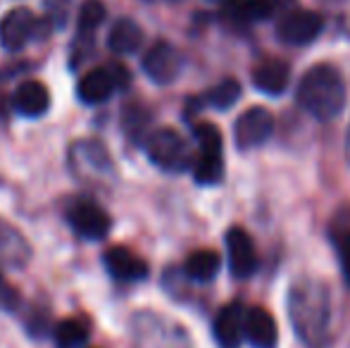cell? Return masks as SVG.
I'll use <instances>...</instances> for the list:
<instances>
[{"mask_svg": "<svg viewBox=\"0 0 350 348\" xmlns=\"http://www.w3.org/2000/svg\"><path fill=\"white\" fill-rule=\"evenodd\" d=\"M0 308H3V310H8V312H12V310H17V308H19L17 289H14L12 284L3 277V272H0Z\"/></svg>", "mask_w": 350, "mask_h": 348, "instance_id": "obj_29", "label": "cell"}, {"mask_svg": "<svg viewBox=\"0 0 350 348\" xmlns=\"http://www.w3.org/2000/svg\"><path fill=\"white\" fill-rule=\"evenodd\" d=\"M291 81V67L284 60H262L253 70V86L267 96H281Z\"/></svg>", "mask_w": 350, "mask_h": 348, "instance_id": "obj_17", "label": "cell"}, {"mask_svg": "<svg viewBox=\"0 0 350 348\" xmlns=\"http://www.w3.org/2000/svg\"><path fill=\"white\" fill-rule=\"evenodd\" d=\"M193 176L198 184L212 186L219 184L224 176V155L221 153H198V158L193 160Z\"/></svg>", "mask_w": 350, "mask_h": 348, "instance_id": "obj_23", "label": "cell"}, {"mask_svg": "<svg viewBox=\"0 0 350 348\" xmlns=\"http://www.w3.org/2000/svg\"><path fill=\"white\" fill-rule=\"evenodd\" d=\"M36 34V17L31 10L14 8L0 19V46L10 53H17L27 46Z\"/></svg>", "mask_w": 350, "mask_h": 348, "instance_id": "obj_13", "label": "cell"}, {"mask_svg": "<svg viewBox=\"0 0 350 348\" xmlns=\"http://www.w3.org/2000/svg\"><path fill=\"white\" fill-rule=\"evenodd\" d=\"M241 98V84L236 79H224L210 91H205L200 98H196V107H215V110H229Z\"/></svg>", "mask_w": 350, "mask_h": 348, "instance_id": "obj_20", "label": "cell"}, {"mask_svg": "<svg viewBox=\"0 0 350 348\" xmlns=\"http://www.w3.org/2000/svg\"><path fill=\"white\" fill-rule=\"evenodd\" d=\"M245 306L241 301L226 303L212 322V336L219 348H239L243 341Z\"/></svg>", "mask_w": 350, "mask_h": 348, "instance_id": "obj_14", "label": "cell"}, {"mask_svg": "<svg viewBox=\"0 0 350 348\" xmlns=\"http://www.w3.org/2000/svg\"><path fill=\"white\" fill-rule=\"evenodd\" d=\"M298 105L317 122H332L343 112L348 101L346 81L332 65H314L303 75L295 91Z\"/></svg>", "mask_w": 350, "mask_h": 348, "instance_id": "obj_2", "label": "cell"}, {"mask_svg": "<svg viewBox=\"0 0 350 348\" xmlns=\"http://www.w3.org/2000/svg\"><path fill=\"white\" fill-rule=\"evenodd\" d=\"M103 263H105V269L117 282H143L148 277V272H150L148 263L124 246L107 248Z\"/></svg>", "mask_w": 350, "mask_h": 348, "instance_id": "obj_15", "label": "cell"}, {"mask_svg": "<svg viewBox=\"0 0 350 348\" xmlns=\"http://www.w3.org/2000/svg\"><path fill=\"white\" fill-rule=\"evenodd\" d=\"M70 168L83 184H100L112 174L110 153L100 141L83 139L70 148Z\"/></svg>", "mask_w": 350, "mask_h": 348, "instance_id": "obj_5", "label": "cell"}, {"mask_svg": "<svg viewBox=\"0 0 350 348\" xmlns=\"http://www.w3.org/2000/svg\"><path fill=\"white\" fill-rule=\"evenodd\" d=\"M12 105L24 117H41L51 107V93L41 81H24L14 91Z\"/></svg>", "mask_w": 350, "mask_h": 348, "instance_id": "obj_18", "label": "cell"}, {"mask_svg": "<svg viewBox=\"0 0 350 348\" xmlns=\"http://www.w3.org/2000/svg\"><path fill=\"white\" fill-rule=\"evenodd\" d=\"M346 158L350 163V126H348V134H346Z\"/></svg>", "mask_w": 350, "mask_h": 348, "instance_id": "obj_30", "label": "cell"}, {"mask_svg": "<svg viewBox=\"0 0 350 348\" xmlns=\"http://www.w3.org/2000/svg\"><path fill=\"white\" fill-rule=\"evenodd\" d=\"M126 86H129V70L122 65H110L86 72L79 81L77 93L86 105H98V103H105L115 91Z\"/></svg>", "mask_w": 350, "mask_h": 348, "instance_id": "obj_6", "label": "cell"}, {"mask_svg": "<svg viewBox=\"0 0 350 348\" xmlns=\"http://www.w3.org/2000/svg\"><path fill=\"white\" fill-rule=\"evenodd\" d=\"M226 256H229V269L236 279L253 277L258 269V251L245 229L231 227L226 232Z\"/></svg>", "mask_w": 350, "mask_h": 348, "instance_id": "obj_12", "label": "cell"}, {"mask_svg": "<svg viewBox=\"0 0 350 348\" xmlns=\"http://www.w3.org/2000/svg\"><path fill=\"white\" fill-rule=\"evenodd\" d=\"M193 139L198 141L200 153H221V134L212 122H196Z\"/></svg>", "mask_w": 350, "mask_h": 348, "instance_id": "obj_28", "label": "cell"}, {"mask_svg": "<svg viewBox=\"0 0 350 348\" xmlns=\"http://www.w3.org/2000/svg\"><path fill=\"white\" fill-rule=\"evenodd\" d=\"M288 320L295 336L308 348H324L332 341V289L317 277H300L288 289Z\"/></svg>", "mask_w": 350, "mask_h": 348, "instance_id": "obj_1", "label": "cell"}, {"mask_svg": "<svg viewBox=\"0 0 350 348\" xmlns=\"http://www.w3.org/2000/svg\"><path fill=\"white\" fill-rule=\"evenodd\" d=\"M243 339L253 348H277L279 330L274 317L265 308H250L245 310Z\"/></svg>", "mask_w": 350, "mask_h": 348, "instance_id": "obj_16", "label": "cell"}, {"mask_svg": "<svg viewBox=\"0 0 350 348\" xmlns=\"http://www.w3.org/2000/svg\"><path fill=\"white\" fill-rule=\"evenodd\" d=\"M134 348H193L181 325L150 310H141L131 322Z\"/></svg>", "mask_w": 350, "mask_h": 348, "instance_id": "obj_3", "label": "cell"}, {"mask_svg": "<svg viewBox=\"0 0 350 348\" xmlns=\"http://www.w3.org/2000/svg\"><path fill=\"white\" fill-rule=\"evenodd\" d=\"M324 31V17L312 10H288L281 14L277 36L286 46H308Z\"/></svg>", "mask_w": 350, "mask_h": 348, "instance_id": "obj_8", "label": "cell"}, {"mask_svg": "<svg viewBox=\"0 0 350 348\" xmlns=\"http://www.w3.org/2000/svg\"><path fill=\"white\" fill-rule=\"evenodd\" d=\"M293 8L295 0H229L224 8V19L245 27L250 22L281 17Z\"/></svg>", "mask_w": 350, "mask_h": 348, "instance_id": "obj_11", "label": "cell"}, {"mask_svg": "<svg viewBox=\"0 0 350 348\" xmlns=\"http://www.w3.org/2000/svg\"><path fill=\"white\" fill-rule=\"evenodd\" d=\"M219 256L215 251H196L189 256V260L184 263V274L191 279V282H212L219 272Z\"/></svg>", "mask_w": 350, "mask_h": 348, "instance_id": "obj_21", "label": "cell"}, {"mask_svg": "<svg viewBox=\"0 0 350 348\" xmlns=\"http://www.w3.org/2000/svg\"><path fill=\"white\" fill-rule=\"evenodd\" d=\"M141 43H143V29L129 17L117 19L115 27L110 29V36H107V46L117 55H131V53L139 51Z\"/></svg>", "mask_w": 350, "mask_h": 348, "instance_id": "obj_19", "label": "cell"}, {"mask_svg": "<svg viewBox=\"0 0 350 348\" xmlns=\"http://www.w3.org/2000/svg\"><path fill=\"white\" fill-rule=\"evenodd\" d=\"M53 336H55L57 348H79L86 344L88 327L83 325L81 320H77V317H70V320H62L60 325L55 327Z\"/></svg>", "mask_w": 350, "mask_h": 348, "instance_id": "obj_24", "label": "cell"}, {"mask_svg": "<svg viewBox=\"0 0 350 348\" xmlns=\"http://www.w3.org/2000/svg\"><path fill=\"white\" fill-rule=\"evenodd\" d=\"M67 222L79 237L88 239V241H100L110 234L112 219L105 213V208L88 198H77L67 208Z\"/></svg>", "mask_w": 350, "mask_h": 348, "instance_id": "obj_7", "label": "cell"}, {"mask_svg": "<svg viewBox=\"0 0 350 348\" xmlns=\"http://www.w3.org/2000/svg\"><path fill=\"white\" fill-rule=\"evenodd\" d=\"M105 14H107V10L100 0H86V3L81 5V10H79V34L91 36V34L105 22Z\"/></svg>", "mask_w": 350, "mask_h": 348, "instance_id": "obj_27", "label": "cell"}, {"mask_svg": "<svg viewBox=\"0 0 350 348\" xmlns=\"http://www.w3.org/2000/svg\"><path fill=\"white\" fill-rule=\"evenodd\" d=\"M274 134V115L267 107H248L234 124V141L239 150H255Z\"/></svg>", "mask_w": 350, "mask_h": 348, "instance_id": "obj_9", "label": "cell"}, {"mask_svg": "<svg viewBox=\"0 0 350 348\" xmlns=\"http://www.w3.org/2000/svg\"><path fill=\"white\" fill-rule=\"evenodd\" d=\"M146 153L152 160V165H157L165 172H184L193 165L191 146L186 144L179 131L170 129V126H162L146 136Z\"/></svg>", "mask_w": 350, "mask_h": 348, "instance_id": "obj_4", "label": "cell"}, {"mask_svg": "<svg viewBox=\"0 0 350 348\" xmlns=\"http://www.w3.org/2000/svg\"><path fill=\"white\" fill-rule=\"evenodd\" d=\"M148 124H150V112L141 105H129L122 112V126H124V134L129 136L134 144L146 139Z\"/></svg>", "mask_w": 350, "mask_h": 348, "instance_id": "obj_25", "label": "cell"}, {"mask_svg": "<svg viewBox=\"0 0 350 348\" xmlns=\"http://www.w3.org/2000/svg\"><path fill=\"white\" fill-rule=\"evenodd\" d=\"M332 241L338 251V260H341V269H343V277H346V284L350 286V213L348 210L338 213L336 219H334Z\"/></svg>", "mask_w": 350, "mask_h": 348, "instance_id": "obj_22", "label": "cell"}, {"mask_svg": "<svg viewBox=\"0 0 350 348\" xmlns=\"http://www.w3.org/2000/svg\"><path fill=\"white\" fill-rule=\"evenodd\" d=\"M27 243L14 229H10L5 222H0V258L8 263H22L27 258Z\"/></svg>", "mask_w": 350, "mask_h": 348, "instance_id": "obj_26", "label": "cell"}, {"mask_svg": "<svg viewBox=\"0 0 350 348\" xmlns=\"http://www.w3.org/2000/svg\"><path fill=\"white\" fill-rule=\"evenodd\" d=\"M181 67H184V57H181V53L167 41H157L155 46H150V51L143 55V72L148 75V79L160 86H167L179 79Z\"/></svg>", "mask_w": 350, "mask_h": 348, "instance_id": "obj_10", "label": "cell"}]
</instances>
